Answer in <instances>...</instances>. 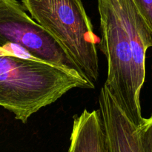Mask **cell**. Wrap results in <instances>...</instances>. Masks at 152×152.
Instances as JSON below:
<instances>
[{"mask_svg": "<svg viewBox=\"0 0 152 152\" xmlns=\"http://www.w3.org/2000/svg\"><path fill=\"white\" fill-rule=\"evenodd\" d=\"M102 38L108 64L105 85L129 119L142 122L140 92L145 79V54L152 32L133 0H97Z\"/></svg>", "mask_w": 152, "mask_h": 152, "instance_id": "obj_1", "label": "cell"}, {"mask_svg": "<svg viewBox=\"0 0 152 152\" xmlns=\"http://www.w3.org/2000/svg\"><path fill=\"white\" fill-rule=\"evenodd\" d=\"M76 88L93 89L95 85L11 45L0 46V106L22 123Z\"/></svg>", "mask_w": 152, "mask_h": 152, "instance_id": "obj_2", "label": "cell"}, {"mask_svg": "<svg viewBox=\"0 0 152 152\" xmlns=\"http://www.w3.org/2000/svg\"><path fill=\"white\" fill-rule=\"evenodd\" d=\"M33 19L68 51L94 83L99 76L96 43L90 18L81 0H22Z\"/></svg>", "mask_w": 152, "mask_h": 152, "instance_id": "obj_3", "label": "cell"}, {"mask_svg": "<svg viewBox=\"0 0 152 152\" xmlns=\"http://www.w3.org/2000/svg\"><path fill=\"white\" fill-rule=\"evenodd\" d=\"M7 44L77 78L90 80L61 43L30 17L16 0H0V46Z\"/></svg>", "mask_w": 152, "mask_h": 152, "instance_id": "obj_4", "label": "cell"}, {"mask_svg": "<svg viewBox=\"0 0 152 152\" xmlns=\"http://www.w3.org/2000/svg\"><path fill=\"white\" fill-rule=\"evenodd\" d=\"M99 105L109 152H143L137 126L120 108L105 85L100 90Z\"/></svg>", "mask_w": 152, "mask_h": 152, "instance_id": "obj_5", "label": "cell"}, {"mask_svg": "<svg viewBox=\"0 0 152 152\" xmlns=\"http://www.w3.org/2000/svg\"><path fill=\"white\" fill-rule=\"evenodd\" d=\"M68 152H109L100 114L85 109L74 116Z\"/></svg>", "mask_w": 152, "mask_h": 152, "instance_id": "obj_6", "label": "cell"}, {"mask_svg": "<svg viewBox=\"0 0 152 152\" xmlns=\"http://www.w3.org/2000/svg\"><path fill=\"white\" fill-rule=\"evenodd\" d=\"M137 132L143 152H152V114L143 118L137 126Z\"/></svg>", "mask_w": 152, "mask_h": 152, "instance_id": "obj_7", "label": "cell"}, {"mask_svg": "<svg viewBox=\"0 0 152 152\" xmlns=\"http://www.w3.org/2000/svg\"><path fill=\"white\" fill-rule=\"evenodd\" d=\"M133 1L152 32V0H133Z\"/></svg>", "mask_w": 152, "mask_h": 152, "instance_id": "obj_8", "label": "cell"}]
</instances>
